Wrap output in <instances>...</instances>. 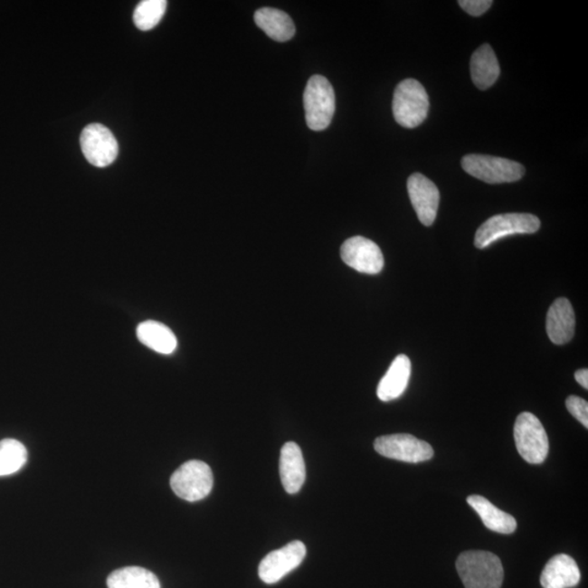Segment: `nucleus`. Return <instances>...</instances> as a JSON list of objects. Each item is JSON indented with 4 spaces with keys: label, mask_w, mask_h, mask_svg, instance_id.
<instances>
[{
    "label": "nucleus",
    "mask_w": 588,
    "mask_h": 588,
    "mask_svg": "<svg viewBox=\"0 0 588 588\" xmlns=\"http://www.w3.org/2000/svg\"><path fill=\"white\" fill-rule=\"evenodd\" d=\"M500 74L498 59L493 48L484 44L474 52L470 59V76L479 90H488L496 83Z\"/></svg>",
    "instance_id": "f3484780"
},
{
    "label": "nucleus",
    "mask_w": 588,
    "mask_h": 588,
    "mask_svg": "<svg viewBox=\"0 0 588 588\" xmlns=\"http://www.w3.org/2000/svg\"><path fill=\"white\" fill-rule=\"evenodd\" d=\"M307 547L300 541L292 542L275 550L261 560L259 566L260 579L266 584H275L303 563Z\"/></svg>",
    "instance_id": "9d476101"
},
{
    "label": "nucleus",
    "mask_w": 588,
    "mask_h": 588,
    "mask_svg": "<svg viewBox=\"0 0 588 588\" xmlns=\"http://www.w3.org/2000/svg\"><path fill=\"white\" fill-rule=\"evenodd\" d=\"M280 470L281 483L287 493H299L306 482L307 469L301 449L296 442H287L282 447Z\"/></svg>",
    "instance_id": "ddd939ff"
},
{
    "label": "nucleus",
    "mask_w": 588,
    "mask_h": 588,
    "mask_svg": "<svg viewBox=\"0 0 588 588\" xmlns=\"http://www.w3.org/2000/svg\"><path fill=\"white\" fill-rule=\"evenodd\" d=\"M408 192L416 215L424 226L430 227L437 217L441 194L436 185L422 174H413L408 179Z\"/></svg>",
    "instance_id": "f8f14e48"
},
{
    "label": "nucleus",
    "mask_w": 588,
    "mask_h": 588,
    "mask_svg": "<svg viewBox=\"0 0 588 588\" xmlns=\"http://www.w3.org/2000/svg\"><path fill=\"white\" fill-rule=\"evenodd\" d=\"M80 143L85 158L99 168H105L114 163L119 152L115 136L103 125L85 127Z\"/></svg>",
    "instance_id": "1a4fd4ad"
},
{
    "label": "nucleus",
    "mask_w": 588,
    "mask_h": 588,
    "mask_svg": "<svg viewBox=\"0 0 588 588\" xmlns=\"http://www.w3.org/2000/svg\"><path fill=\"white\" fill-rule=\"evenodd\" d=\"M574 377L583 388L588 389V371L586 368L575 372Z\"/></svg>",
    "instance_id": "a878e982"
},
{
    "label": "nucleus",
    "mask_w": 588,
    "mask_h": 588,
    "mask_svg": "<svg viewBox=\"0 0 588 588\" xmlns=\"http://www.w3.org/2000/svg\"><path fill=\"white\" fill-rule=\"evenodd\" d=\"M166 9H167L166 0H144L138 5L133 21L137 28L141 31L152 30L163 19Z\"/></svg>",
    "instance_id": "5701e85b"
},
{
    "label": "nucleus",
    "mask_w": 588,
    "mask_h": 588,
    "mask_svg": "<svg viewBox=\"0 0 588 588\" xmlns=\"http://www.w3.org/2000/svg\"><path fill=\"white\" fill-rule=\"evenodd\" d=\"M566 409L570 413L580 422V423L588 429V403L587 401L576 395H570L565 401Z\"/></svg>",
    "instance_id": "b1692460"
},
{
    "label": "nucleus",
    "mask_w": 588,
    "mask_h": 588,
    "mask_svg": "<svg viewBox=\"0 0 588 588\" xmlns=\"http://www.w3.org/2000/svg\"><path fill=\"white\" fill-rule=\"evenodd\" d=\"M429 95L416 80H404L395 88L393 111L395 121L401 127L413 129L421 126L429 115Z\"/></svg>",
    "instance_id": "f03ea898"
},
{
    "label": "nucleus",
    "mask_w": 588,
    "mask_h": 588,
    "mask_svg": "<svg viewBox=\"0 0 588 588\" xmlns=\"http://www.w3.org/2000/svg\"><path fill=\"white\" fill-rule=\"evenodd\" d=\"M341 259L362 274L376 275L384 269V255L375 242L365 237H353L342 244Z\"/></svg>",
    "instance_id": "9b49d317"
},
{
    "label": "nucleus",
    "mask_w": 588,
    "mask_h": 588,
    "mask_svg": "<svg viewBox=\"0 0 588 588\" xmlns=\"http://www.w3.org/2000/svg\"><path fill=\"white\" fill-rule=\"evenodd\" d=\"M546 330L555 345H564L574 338L575 314L569 300L560 298L553 303L547 313Z\"/></svg>",
    "instance_id": "4468645a"
},
{
    "label": "nucleus",
    "mask_w": 588,
    "mask_h": 588,
    "mask_svg": "<svg viewBox=\"0 0 588 588\" xmlns=\"http://www.w3.org/2000/svg\"><path fill=\"white\" fill-rule=\"evenodd\" d=\"M374 448L383 457L408 463L429 461L434 457V449L430 443L409 434L379 437Z\"/></svg>",
    "instance_id": "6e6552de"
},
{
    "label": "nucleus",
    "mask_w": 588,
    "mask_h": 588,
    "mask_svg": "<svg viewBox=\"0 0 588 588\" xmlns=\"http://www.w3.org/2000/svg\"><path fill=\"white\" fill-rule=\"evenodd\" d=\"M26 460L28 451L24 443L12 438L0 441V477H8L18 472L24 468Z\"/></svg>",
    "instance_id": "4be33fe9"
},
{
    "label": "nucleus",
    "mask_w": 588,
    "mask_h": 588,
    "mask_svg": "<svg viewBox=\"0 0 588 588\" xmlns=\"http://www.w3.org/2000/svg\"><path fill=\"white\" fill-rule=\"evenodd\" d=\"M411 361L408 356L400 355L392 363L389 370L378 384V398L388 403L401 397L408 388L411 378Z\"/></svg>",
    "instance_id": "dca6fc26"
},
{
    "label": "nucleus",
    "mask_w": 588,
    "mask_h": 588,
    "mask_svg": "<svg viewBox=\"0 0 588 588\" xmlns=\"http://www.w3.org/2000/svg\"><path fill=\"white\" fill-rule=\"evenodd\" d=\"M460 7L473 17L484 14L493 5L491 0H460Z\"/></svg>",
    "instance_id": "393cba45"
},
{
    "label": "nucleus",
    "mask_w": 588,
    "mask_h": 588,
    "mask_svg": "<svg viewBox=\"0 0 588 588\" xmlns=\"http://www.w3.org/2000/svg\"><path fill=\"white\" fill-rule=\"evenodd\" d=\"M137 335L144 346L160 355H171L178 346L173 331L167 326L155 320H147L138 325Z\"/></svg>",
    "instance_id": "aec40b11"
},
{
    "label": "nucleus",
    "mask_w": 588,
    "mask_h": 588,
    "mask_svg": "<svg viewBox=\"0 0 588 588\" xmlns=\"http://www.w3.org/2000/svg\"><path fill=\"white\" fill-rule=\"evenodd\" d=\"M213 485L210 465L191 460L181 465L170 479V486L179 498L195 502L210 495Z\"/></svg>",
    "instance_id": "0eeeda50"
},
{
    "label": "nucleus",
    "mask_w": 588,
    "mask_h": 588,
    "mask_svg": "<svg viewBox=\"0 0 588 588\" xmlns=\"http://www.w3.org/2000/svg\"><path fill=\"white\" fill-rule=\"evenodd\" d=\"M580 581L579 566L568 555H555L545 566L541 576L544 588H572L579 584Z\"/></svg>",
    "instance_id": "2eb2a0df"
},
{
    "label": "nucleus",
    "mask_w": 588,
    "mask_h": 588,
    "mask_svg": "<svg viewBox=\"0 0 588 588\" xmlns=\"http://www.w3.org/2000/svg\"><path fill=\"white\" fill-rule=\"evenodd\" d=\"M541 228V221L532 213H510L490 217L475 234V247L488 248L498 240L515 234H531Z\"/></svg>",
    "instance_id": "7ed1b4c3"
},
{
    "label": "nucleus",
    "mask_w": 588,
    "mask_h": 588,
    "mask_svg": "<svg viewBox=\"0 0 588 588\" xmlns=\"http://www.w3.org/2000/svg\"><path fill=\"white\" fill-rule=\"evenodd\" d=\"M457 570L465 588H500L504 566L496 555L472 550L459 555Z\"/></svg>",
    "instance_id": "f257e3e1"
},
{
    "label": "nucleus",
    "mask_w": 588,
    "mask_h": 588,
    "mask_svg": "<svg viewBox=\"0 0 588 588\" xmlns=\"http://www.w3.org/2000/svg\"><path fill=\"white\" fill-rule=\"evenodd\" d=\"M461 164L469 175L490 185L516 183L526 174L521 164L488 155L469 154Z\"/></svg>",
    "instance_id": "39448f33"
},
{
    "label": "nucleus",
    "mask_w": 588,
    "mask_h": 588,
    "mask_svg": "<svg viewBox=\"0 0 588 588\" xmlns=\"http://www.w3.org/2000/svg\"><path fill=\"white\" fill-rule=\"evenodd\" d=\"M109 588H160L157 576L140 566H127L112 572L107 579Z\"/></svg>",
    "instance_id": "412c9836"
},
{
    "label": "nucleus",
    "mask_w": 588,
    "mask_h": 588,
    "mask_svg": "<svg viewBox=\"0 0 588 588\" xmlns=\"http://www.w3.org/2000/svg\"><path fill=\"white\" fill-rule=\"evenodd\" d=\"M303 100L309 129H327L336 109L335 90L328 80L322 76H313L309 79L304 90Z\"/></svg>",
    "instance_id": "20e7f679"
},
{
    "label": "nucleus",
    "mask_w": 588,
    "mask_h": 588,
    "mask_svg": "<svg viewBox=\"0 0 588 588\" xmlns=\"http://www.w3.org/2000/svg\"><path fill=\"white\" fill-rule=\"evenodd\" d=\"M513 434L517 451L527 463L541 464L546 460L549 452L548 436L536 415L529 412L518 415Z\"/></svg>",
    "instance_id": "423d86ee"
},
{
    "label": "nucleus",
    "mask_w": 588,
    "mask_h": 588,
    "mask_svg": "<svg viewBox=\"0 0 588 588\" xmlns=\"http://www.w3.org/2000/svg\"><path fill=\"white\" fill-rule=\"evenodd\" d=\"M254 21L270 39L287 42L296 34V26L286 13L275 8H261L254 14Z\"/></svg>",
    "instance_id": "6ab92c4d"
},
{
    "label": "nucleus",
    "mask_w": 588,
    "mask_h": 588,
    "mask_svg": "<svg viewBox=\"0 0 588 588\" xmlns=\"http://www.w3.org/2000/svg\"><path fill=\"white\" fill-rule=\"evenodd\" d=\"M468 504L477 511L490 531L500 534H512L517 529L516 518L505 511H501L495 505L482 496L473 495L468 498Z\"/></svg>",
    "instance_id": "a211bd4d"
}]
</instances>
